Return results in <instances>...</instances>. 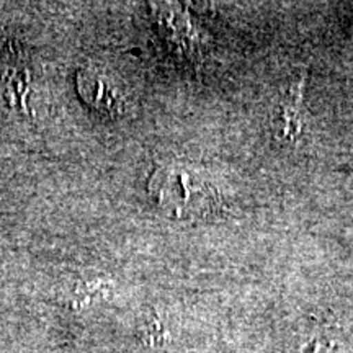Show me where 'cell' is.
I'll return each mask as SVG.
<instances>
[{
	"mask_svg": "<svg viewBox=\"0 0 353 353\" xmlns=\"http://www.w3.org/2000/svg\"><path fill=\"white\" fill-rule=\"evenodd\" d=\"M303 92L304 76L291 83L288 94L278 107L275 132L278 139L285 143H293L303 131Z\"/></svg>",
	"mask_w": 353,
	"mask_h": 353,
	"instance_id": "obj_3",
	"label": "cell"
},
{
	"mask_svg": "<svg viewBox=\"0 0 353 353\" xmlns=\"http://www.w3.org/2000/svg\"><path fill=\"white\" fill-rule=\"evenodd\" d=\"M149 193L159 208L170 218H208L221 206L213 185L183 167H164L157 170L149 183Z\"/></svg>",
	"mask_w": 353,
	"mask_h": 353,
	"instance_id": "obj_1",
	"label": "cell"
},
{
	"mask_svg": "<svg viewBox=\"0 0 353 353\" xmlns=\"http://www.w3.org/2000/svg\"><path fill=\"white\" fill-rule=\"evenodd\" d=\"M77 88L83 101L100 113L117 114L123 112V95L118 87L94 69H83L77 76Z\"/></svg>",
	"mask_w": 353,
	"mask_h": 353,
	"instance_id": "obj_2",
	"label": "cell"
}]
</instances>
